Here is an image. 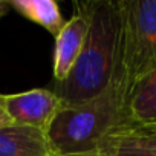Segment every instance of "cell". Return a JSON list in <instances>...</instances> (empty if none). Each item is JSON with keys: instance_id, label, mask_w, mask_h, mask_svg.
Segmentation results:
<instances>
[{"instance_id": "cell-1", "label": "cell", "mask_w": 156, "mask_h": 156, "mask_svg": "<svg viewBox=\"0 0 156 156\" xmlns=\"http://www.w3.org/2000/svg\"><path fill=\"white\" fill-rule=\"evenodd\" d=\"M89 17V28L83 49L73 69L63 83H54V92L61 106L83 104L112 83L116 34H118V2L94 0L84 2Z\"/></svg>"}, {"instance_id": "cell-2", "label": "cell", "mask_w": 156, "mask_h": 156, "mask_svg": "<svg viewBox=\"0 0 156 156\" xmlns=\"http://www.w3.org/2000/svg\"><path fill=\"white\" fill-rule=\"evenodd\" d=\"M156 69V0H118L112 86L121 112L133 86Z\"/></svg>"}, {"instance_id": "cell-3", "label": "cell", "mask_w": 156, "mask_h": 156, "mask_svg": "<svg viewBox=\"0 0 156 156\" xmlns=\"http://www.w3.org/2000/svg\"><path fill=\"white\" fill-rule=\"evenodd\" d=\"M119 119L121 101L110 84L83 104L61 106L46 135L57 156H92L103 139L118 127Z\"/></svg>"}, {"instance_id": "cell-4", "label": "cell", "mask_w": 156, "mask_h": 156, "mask_svg": "<svg viewBox=\"0 0 156 156\" xmlns=\"http://www.w3.org/2000/svg\"><path fill=\"white\" fill-rule=\"evenodd\" d=\"M2 98L12 124L34 127L43 132H48L61 107L58 97L49 89H32L22 94L2 95Z\"/></svg>"}, {"instance_id": "cell-5", "label": "cell", "mask_w": 156, "mask_h": 156, "mask_svg": "<svg viewBox=\"0 0 156 156\" xmlns=\"http://www.w3.org/2000/svg\"><path fill=\"white\" fill-rule=\"evenodd\" d=\"M73 16L66 20L63 29L55 37L54 46V83H63L73 69L83 49L89 17L84 2H75Z\"/></svg>"}, {"instance_id": "cell-6", "label": "cell", "mask_w": 156, "mask_h": 156, "mask_svg": "<svg viewBox=\"0 0 156 156\" xmlns=\"http://www.w3.org/2000/svg\"><path fill=\"white\" fill-rule=\"evenodd\" d=\"M156 126V69L133 86L116 129H144Z\"/></svg>"}, {"instance_id": "cell-7", "label": "cell", "mask_w": 156, "mask_h": 156, "mask_svg": "<svg viewBox=\"0 0 156 156\" xmlns=\"http://www.w3.org/2000/svg\"><path fill=\"white\" fill-rule=\"evenodd\" d=\"M54 154L43 130L9 124L0 129V156H51Z\"/></svg>"}, {"instance_id": "cell-8", "label": "cell", "mask_w": 156, "mask_h": 156, "mask_svg": "<svg viewBox=\"0 0 156 156\" xmlns=\"http://www.w3.org/2000/svg\"><path fill=\"white\" fill-rule=\"evenodd\" d=\"M9 3L20 16L40 25L54 37L58 35L66 23L58 3L54 0H9Z\"/></svg>"}, {"instance_id": "cell-9", "label": "cell", "mask_w": 156, "mask_h": 156, "mask_svg": "<svg viewBox=\"0 0 156 156\" xmlns=\"http://www.w3.org/2000/svg\"><path fill=\"white\" fill-rule=\"evenodd\" d=\"M92 156H156V150L136 144L116 133H109Z\"/></svg>"}, {"instance_id": "cell-10", "label": "cell", "mask_w": 156, "mask_h": 156, "mask_svg": "<svg viewBox=\"0 0 156 156\" xmlns=\"http://www.w3.org/2000/svg\"><path fill=\"white\" fill-rule=\"evenodd\" d=\"M110 133H116L136 144L156 150V130L153 129H115Z\"/></svg>"}, {"instance_id": "cell-11", "label": "cell", "mask_w": 156, "mask_h": 156, "mask_svg": "<svg viewBox=\"0 0 156 156\" xmlns=\"http://www.w3.org/2000/svg\"><path fill=\"white\" fill-rule=\"evenodd\" d=\"M9 124H12V121H11V118L8 116V113L5 110L3 98H2V95H0V129L5 127V126H9Z\"/></svg>"}, {"instance_id": "cell-12", "label": "cell", "mask_w": 156, "mask_h": 156, "mask_svg": "<svg viewBox=\"0 0 156 156\" xmlns=\"http://www.w3.org/2000/svg\"><path fill=\"white\" fill-rule=\"evenodd\" d=\"M9 9H11V3L6 2V0H0V17L6 16Z\"/></svg>"}, {"instance_id": "cell-13", "label": "cell", "mask_w": 156, "mask_h": 156, "mask_svg": "<svg viewBox=\"0 0 156 156\" xmlns=\"http://www.w3.org/2000/svg\"><path fill=\"white\" fill-rule=\"evenodd\" d=\"M144 129H153V130H156V126H151V127H144Z\"/></svg>"}, {"instance_id": "cell-14", "label": "cell", "mask_w": 156, "mask_h": 156, "mask_svg": "<svg viewBox=\"0 0 156 156\" xmlns=\"http://www.w3.org/2000/svg\"><path fill=\"white\" fill-rule=\"evenodd\" d=\"M51 156H57V154H51Z\"/></svg>"}]
</instances>
